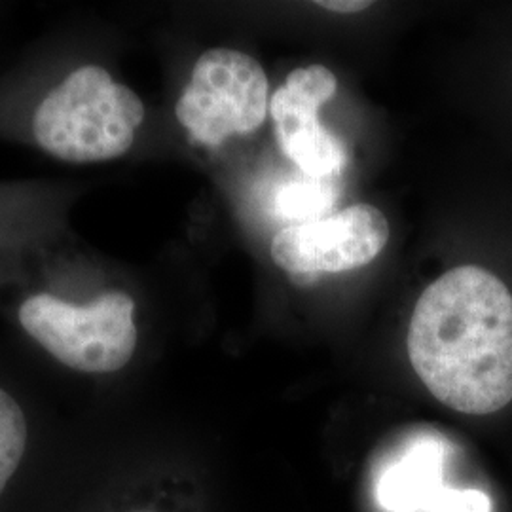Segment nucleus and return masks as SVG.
Listing matches in <instances>:
<instances>
[{
	"mask_svg": "<svg viewBox=\"0 0 512 512\" xmlns=\"http://www.w3.org/2000/svg\"><path fill=\"white\" fill-rule=\"evenodd\" d=\"M107 19L61 21L0 73V143L59 164L126 162L145 145L147 101L120 71Z\"/></svg>",
	"mask_w": 512,
	"mask_h": 512,
	"instance_id": "1",
	"label": "nucleus"
},
{
	"mask_svg": "<svg viewBox=\"0 0 512 512\" xmlns=\"http://www.w3.org/2000/svg\"><path fill=\"white\" fill-rule=\"evenodd\" d=\"M143 298L126 264L71 232L0 285V313L55 365L109 378L137 357Z\"/></svg>",
	"mask_w": 512,
	"mask_h": 512,
	"instance_id": "2",
	"label": "nucleus"
},
{
	"mask_svg": "<svg viewBox=\"0 0 512 512\" xmlns=\"http://www.w3.org/2000/svg\"><path fill=\"white\" fill-rule=\"evenodd\" d=\"M408 357L448 408L488 416L512 401V294L497 275L458 266L433 281L408 327Z\"/></svg>",
	"mask_w": 512,
	"mask_h": 512,
	"instance_id": "3",
	"label": "nucleus"
},
{
	"mask_svg": "<svg viewBox=\"0 0 512 512\" xmlns=\"http://www.w3.org/2000/svg\"><path fill=\"white\" fill-rule=\"evenodd\" d=\"M270 112V84L253 55L209 48L196 57L173 116L186 137L217 150L232 137L255 133Z\"/></svg>",
	"mask_w": 512,
	"mask_h": 512,
	"instance_id": "4",
	"label": "nucleus"
},
{
	"mask_svg": "<svg viewBox=\"0 0 512 512\" xmlns=\"http://www.w3.org/2000/svg\"><path fill=\"white\" fill-rule=\"evenodd\" d=\"M387 241L389 224L384 213L359 203L329 219L283 228L272 239V258L289 274H338L370 264Z\"/></svg>",
	"mask_w": 512,
	"mask_h": 512,
	"instance_id": "5",
	"label": "nucleus"
},
{
	"mask_svg": "<svg viewBox=\"0 0 512 512\" xmlns=\"http://www.w3.org/2000/svg\"><path fill=\"white\" fill-rule=\"evenodd\" d=\"M93 190L78 179L0 181V285L59 238L74 232L73 213Z\"/></svg>",
	"mask_w": 512,
	"mask_h": 512,
	"instance_id": "6",
	"label": "nucleus"
},
{
	"mask_svg": "<svg viewBox=\"0 0 512 512\" xmlns=\"http://www.w3.org/2000/svg\"><path fill=\"white\" fill-rule=\"evenodd\" d=\"M338 90V80L323 65L294 69L285 84L270 97L279 147L298 169L325 179L338 175L348 162L344 143L319 122L321 107Z\"/></svg>",
	"mask_w": 512,
	"mask_h": 512,
	"instance_id": "7",
	"label": "nucleus"
},
{
	"mask_svg": "<svg viewBox=\"0 0 512 512\" xmlns=\"http://www.w3.org/2000/svg\"><path fill=\"white\" fill-rule=\"evenodd\" d=\"M446 444L435 435L408 442L378 480V501L387 512H492L480 490H459L442 482Z\"/></svg>",
	"mask_w": 512,
	"mask_h": 512,
	"instance_id": "8",
	"label": "nucleus"
},
{
	"mask_svg": "<svg viewBox=\"0 0 512 512\" xmlns=\"http://www.w3.org/2000/svg\"><path fill=\"white\" fill-rule=\"evenodd\" d=\"M31 421L14 389L0 382V495L27 452Z\"/></svg>",
	"mask_w": 512,
	"mask_h": 512,
	"instance_id": "9",
	"label": "nucleus"
},
{
	"mask_svg": "<svg viewBox=\"0 0 512 512\" xmlns=\"http://www.w3.org/2000/svg\"><path fill=\"white\" fill-rule=\"evenodd\" d=\"M325 188L319 186H294L287 188L281 196V211L285 215L294 217H306L310 213H319L329 209V200H323Z\"/></svg>",
	"mask_w": 512,
	"mask_h": 512,
	"instance_id": "10",
	"label": "nucleus"
},
{
	"mask_svg": "<svg viewBox=\"0 0 512 512\" xmlns=\"http://www.w3.org/2000/svg\"><path fill=\"white\" fill-rule=\"evenodd\" d=\"M317 6L330 10V12H336V14H355V12H363L366 8H370V2L365 0H323V2H317Z\"/></svg>",
	"mask_w": 512,
	"mask_h": 512,
	"instance_id": "11",
	"label": "nucleus"
}]
</instances>
